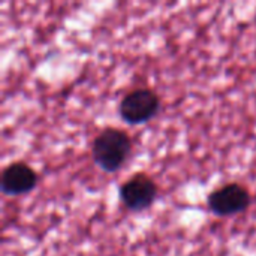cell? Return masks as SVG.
I'll use <instances>...</instances> for the list:
<instances>
[{
	"mask_svg": "<svg viewBox=\"0 0 256 256\" xmlns=\"http://www.w3.org/2000/svg\"><path fill=\"white\" fill-rule=\"evenodd\" d=\"M132 153V140L118 128H106L96 135L92 144L93 162L105 172H117Z\"/></svg>",
	"mask_w": 256,
	"mask_h": 256,
	"instance_id": "cell-1",
	"label": "cell"
},
{
	"mask_svg": "<svg viewBox=\"0 0 256 256\" xmlns=\"http://www.w3.org/2000/svg\"><path fill=\"white\" fill-rule=\"evenodd\" d=\"M160 110L159 94L147 87L135 88L126 93L120 102L118 112L124 123L138 126L150 122Z\"/></svg>",
	"mask_w": 256,
	"mask_h": 256,
	"instance_id": "cell-2",
	"label": "cell"
},
{
	"mask_svg": "<svg viewBox=\"0 0 256 256\" xmlns=\"http://www.w3.org/2000/svg\"><path fill=\"white\" fill-rule=\"evenodd\" d=\"M250 202L249 190L240 183H228L213 190L207 200L210 212L220 218L240 214L250 207Z\"/></svg>",
	"mask_w": 256,
	"mask_h": 256,
	"instance_id": "cell-3",
	"label": "cell"
},
{
	"mask_svg": "<svg viewBox=\"0 0 256 256\" xmlns=\"http://www.w3.org/2000/svg\"><path fill=\"white\" fill-rule=\"evenodd\" d=\"M156 196L158 184L144 172L134 174L120 186V200L130 212H144L150 208Z\"/></svg>",
	"mask_w": 256,
	"mask_h": 256,
	"instance_id": "cell-4",
	"label": "cell"
},
{
	"mask_svg": "<svg viewBox=\"0 0 256 256\" xmlns=\"http://www.w3.org/2000/svg\"><path fill=\"white\" fill-rule=\"evenodd\" d=\"M38 172L24 162H14L2 172V192L6 196H21L32 192L38 184Z\"/></svg>",
	"mask_w": 256,
	"mask_h": 256,
	"instance_id": "cell-5",
	"label": "cell"
}]
</instances>
